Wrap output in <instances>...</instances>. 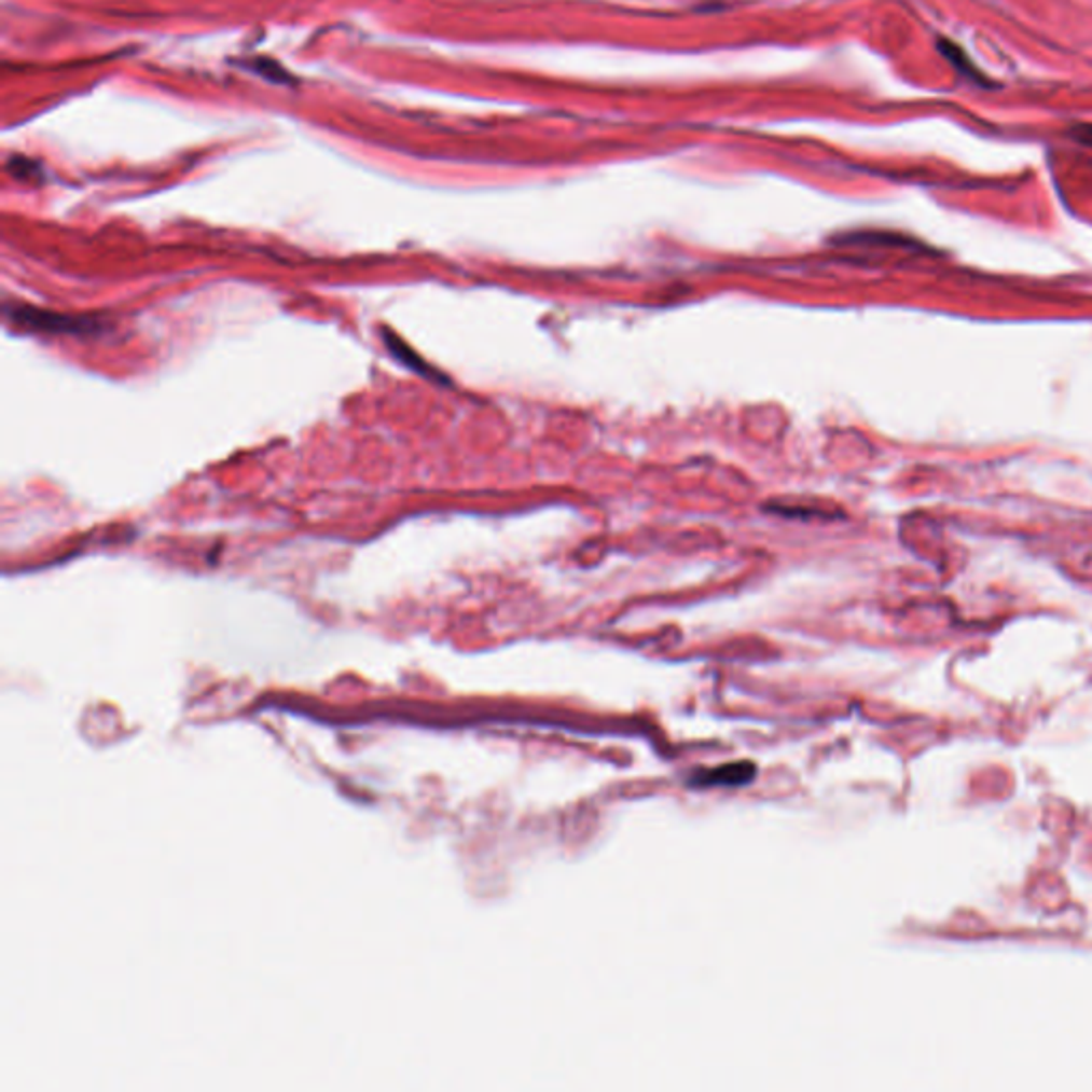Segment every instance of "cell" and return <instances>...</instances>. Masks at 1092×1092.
Segmentation results:
<instances>
[{"mask_svg":"<svg viewBox=\"0 0 1092 1092\" xmlns=\"http://www.w3.org/2000/svg\"><path fill=\"white\" fill-rule=\"evenodd\" d=\"M254 67H257V71H259V73H265L269 80H274V82H285L280 75H276V71L272 73V71L261 69V67H263V63H261V60H257V63H254ZM278 67H280V65H276V63H272V60H267V69H278Z\"/></svg>","mask_w":1092,"mask_h":1092,"instance_id":"cell-6","label":"cell"},{"mask_svg":"<svg viewBox=\"0 0 1092 1092\" xmlns=\"http://www.w3.org/2000/svg\"><path fill=\"white\" fill-rule=\"evenodd\" d=\"M6 320L15 322L22 329L47 331V333H69V335H93L100 329L99 322L84 316H67L58 312H45L30 305H6Z\"/></svg>","mask_w":1092,"mask_h":1092,"instance_id":"cell-1","label":"cell"},{"mask_svg":"<svg viewBox=\"0 0 1092 1092\" xmlns=\"http://www.w3.org/2000/svg\"><path fill=\"white\" fill-rule=\"evenodd\" d=\"M756 777V766L749 764V762H738V764H728V766H719L710 773H700L694 779L695 786H743L747 782H751Z\"/></svg>","mask_w":1092,"mask_h":1092,"instance_id":"cell-3","label":"cell"},{"mask_svg":"<svg viewBox=\"0 0 1092 1092\" xmlns=\"http://www.w3.org/2000/svg\"><path fill=\"white\" fill-rule=\"evenodd\" d=\"M1072 135H1074L1076 141H1080V143L1092 148V124H1078V126H1074Z\"/></svg>","mask_w":1092,"mask_h":1092,"instance_id":"cell-5","label":"cell"},{"mask_svg":"<svg viewBox=\"0 0 1092 1092\" xmlns=\"http://www.w3.org/2000/svg\"><path fill=\"white\" fill-rule=\"evenodd\" d=\"M937 47H939V52L943 54V58H945V60H948V63H950V65L958 71V75H960V78H965V80H969V82H973V84H978V86H982V88H991V86H989V84H991V80H989V78H986V75H984V73H982L976 65H973V60L967 56V52H965L960 45H956L954 41H950V39L941 37V39L937 41Z\"/></svg>","mask_w":1092,"mask_h":1092,"instance_id":"cell-2","label":"cell"},{"mask_svg":"<svg viewBox=\"0 0 1092 1092\" xmlns=\"http://www.w3.org/2000/svg\"><path fill=\"white\" fill-rule=\"evenodd\" d=\"M385 340H387V344H389L391 353L398 357L399 361H403L405 365H410L412 370H416V372H420V374H425V376L429 374V370H425V363H423V361H418V359L414 357V353H412L407 346H403V344H401V340H398L396 335L387 333V335H385Z\"/></svg>","mask_w":1092,"mask_h":1092,"instance_id":"cell-4","label":"cell"}]
</instances>
